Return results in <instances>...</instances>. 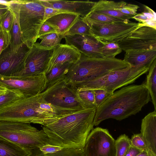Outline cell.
<instances>
[{
    "mask_svg": "<svg viewBox=\"0 0 156 156\" xmlns=\"http://www.w3.org/2000/svg\"><path fill=\"white\" fill-rule=\"evenodd\" d=\"M40 150L44 154H52L61 150L62 147L47 144L39 148Z\"/></svg>",
    "mask_w": 156,
    "mask_h": 156,
    "instance_id": "cell-40",
    "label": "cell"
},
{
    "mask_svg": "<svg viewBox=\"0 0 156 156\" xmlns=\"http://www.w3.org/2000/svg\"><path fill=\"white\" fill-rule=\"evenodd\" d=\"M44 7L78 14L82 18L91 11L96 2L87 1H66L60 0H39Z\"/></svg>",
    "mask_w": 156,
    "mask_h": 156,
    "instance_id": "cell-16",
    "label": "cell"
},
{
    "mask_svg": "<svg viewBox=\"0 0 156 156\" xmlns=\"http://www.w3.org/2000/svg\"><path fill=\"white\" fill-rule=\"evenodd\" d=\"M30 49L23 44L17 50H12L10 45L0 55V75L17 76L23 69Z\"/></svg>",
    "mask_w": 156,
    "mask_h": 156,
    "instance_id": "cell-14",
    "label": "cell"
},
{
    "mask_svg": "<svg viewBox=\"0 0 156 156\" xmlns=\"http://www.w3.org/2000/svg\"><path fill=\"white\" fill-rule=\"evenodd\" d=\"M122 50H156V29L140 26L129 36L117 43Z\"/></svg>",
    "mask_w": 156,
    "mask_h": 156,
    "instance_id": "cell-12",
    "label": "cell"
},
{
    "mask_svg": "<svg viewBox=\"0 0 156 156\" xmlns=\"http://www.w3.org/2000/svg\"><path fill=\"white\" fill-rule=\"evenodd\" d=\"M23 97L22 94L18 91L7 89L0 95V107Z\"/></svg>",
    "mask_w": 156,
    "mask_h": 156,
    "instance_id": "cell-33",
    "label": "cell"
},
{
    "mask_svg": "<svg viewBox=\"0 0 156 156\" xmlns=\"http://www.w3.org/2000/svg\"><path fill=\"white\" fill-rule=\"evenodd\" d=\"M84 18L105 23H117L122 22L128 23L129 22L119 18L111 16L105 14L92 12H90V13Z\"/></svg>",
    "mask_w": 156,
    "mask_h": 156,
    "instance_id": "cell-32",
    "label": "cell"
},
{
    "mask_svg": "<svg viewBox=\"0 0 156 156\" xmlns=\"http://www.w3.org/2000/svg\"><path fill=\"white\" fill-rule=\"evenodd\" d=\"M101 50L104 58H113L122 50L118 44L114 42H101Z\"/></svg>",
    "mask_w": 156,
    "mask_h": 156,
    "instance_id": "cell-30",
    "label": "cell"
},
{
    "mask_svg": "<svg viewBox=\"0 0 156 156\" xmlns=\"http://www.w3.org/2000/svg\"><path fill=\"white\" fill-rule=\"evenodd\" d=\"M83 149L85 156H116L115 140L108 129L97 127L88 135Z\"/></svg>",
    "mask_w": 156,
    "mask_h": 156,
    "instance_id": "cell-11",
    "label": "cell"
},
{
    "mask_svg": "<svg viewBox=\"0 0 156 156\" xmlns=\"http://www.w3.org/2000/svg\"><path fill=\"white\" fill-rule=\"evenodd\" d=\"M3 31L1 24V17H0V32H1V31Z\"/></svg>",
    "mask_w": 156,
    "mask_h": 156,
    "instance_id": "cell-49",
    "label": "cell"
},
{
    "mask_svg": "<svg viewBox=\"0 0 156 156\" xmlns=\"http://www.w3.org/2000/svg\"><path fill=\"white\" fill-rule=\"evenodd\" d=\"M66 44L73 46L81 54L89 57L104 58L101 54V43L92 35L65 36Z\"/></svg>",
    "mask_w": 156,
    "mask_h": 156,
    "instance_id": "cell-15",
    "label": "cell"
},
{
    "mask_svg": "<svg viewBox=\"0 0 156 156\" xmlns=\"http://www.w3.org/2000/svg\"><path fill=\"white\" fill-rule=\"evenodd\" d=\"M131 146L130 139L125 134H122L115 140L116 156H125Z\"/></svg>",
    "mask_w": 156,
    "mask_h": 156,
    "instance_id": "cell-31",
    "label": "cell"
},
{
    "mask_svg": "<svg viewBox=\"0 0 156 156\" xmlns=\"http://www.w3.org/2000/svg\"><path fill=\"white\" fill-rule=\"evenodd\" d=\"M7 90L6 88L0 86V95L5 92Z\"/></svg>",
    "mask_w": 156,
    "mask_h": 156,
    "instance_id": "cell-47",
    "label": "cell"
},
{
    "mask_svg": "<svg viewBox=\"0 0 156 156\" xmlns=\"http://www.w3.org/2000/svg\"><path fill=\"white\" fill-rule=\"evenodd\" d=\"M81 54L80 59L71 65L65 75L64 80L69 86L99 78L129 66L115 58H90Z\"/></svg>",
    "mask_w": 156,
    "mask_h": 156,
    "instance_id": "cell-3",
    "label": "cell"
},
{
    "mask_svg": "<svg viewBox=\"0 0 156 156\" xmlns=\"http://www.w3.org/2000/svg\"><path fill=\"white\" fill-rule=\"evenodd\" d=\"M8 9V6L7 8H0V17L7 12Z\"/></svg>",
    "mask_w": 156,
    "mask_h": 156,
    "instance_id": "cell-46",
    "label": "cell"
},
{
    "mask_svg": "<svg viewBox=\"0 0 156 156\" xmlns=\"http://www.w3.org/2000/svg\"><path fill=\"white\" fill-rule=\"evenodd\" d=\"M53 48L34 44L27 55L24 68L17 76H34L45 73Z\"/></svg>",
    "mask_w": 156,
    "mask_h": 156,
    "instance_id": "cell-13",
    "label": "cell"
},
{
    "mask_svg": "<svg viewBox=\"0 0 156 156\" xmlns=\"http://www.w3.org/2000/svg\"><path fill=\"white\" fill-rule=\"evenodd\" d=\"M137 156H156V154L149 149L144 151Z\"/></svg>",
    "mask_w": 156,
    "mask_h": 156,
    "instance_id": "cell-44",
    "label": "cell"
},
{
    "mask_svg": "<svg viewBox=\"0 0 156 156\" xmlns=\"http://www.w3.org/2000/svg\"><path fill=\"white\" fill-rule=\"evenodd\" d=\"M42 95L23 97L0 107V121L34 123L42 119L39 107Z\"/></svg>",
    "mask_w": 156,
    "mask_h": 156,
    "instance_id": "cell-7",
    "label": "cell"
},
{
    "mask_svg": "<svg viewBox=\"0 0 156 156\" xmlns=\"http://www.w3.org/2000/svg\"><path fill=\"white\" fill-rule=\"evenodd\" d=\"M53 33H56L55 30L51 26L44 22L39 31L38 38L42 35Z\"/></svg>",
    "mask_w": 156,
    "mask_h": 156,
    "instance_id": "cell-41",
    "label": "cell"
},
{
    "mask_svg": "<svg viewBox=\"0 0 156 156\" xmlns=\"http://www.w3.org/2000/svg\"><path fill=\"white\" fill-rule=\"evenodd\" d=\"M139 8L137 5L127 3L117 9L124 14L134 16L137 14L136 12Z\"/></svg>",
    "mask_w": 156,
    "mask_h": 156,
    "instance_id": "cell-39",
    "label": "cell"
},
{
    "mask_svg": "<svg viewBox=\"0 0 156 156\" xmlns=\"http://www.w3.org/2000/svg\"><path fill=\"white\" fill-rule=\"evenodd\" d=\"M45 73L34 76H5L0 75V86L7 89L18 91L24 97L39 94L46 89Z\"/></svg>",
    "mask_w": 156,
    "mask_h": 156,
    "instance_id": "cell-10",
    "label": "cell"
},
{
    "mask_svg": "<svg viewBox=\"0 0 156 156\" xmlns=\"http://www.w3.org/2000/svg\"><path fill=\"white\" fill-rule=\"evenodd\" d=\"M149 67L135 68L130 66L113 71L101 77L70 86L78 91L101 89L113 93L116 89L132 83L148 72Z\"/></svg>",
    "mask_w": 156,
    "mask_h": 156,
    "instance_id": "cell-5",
    "label": "cell"
},
{
    "mask_svg": "<svg viewBox=\"0 0 156 156\" xmlns=\"http://www.w3.org/2000/svg\"><path fill=\"white\" fill-rule=\"evenodd\" d=\"M45 156H85L83 149L79 147L63 148L56 152L45 154Z\"/></svg>",
    "mask_w": 156,
    "mask_h": 156,
    "instance_id": "cell-34",
    "label": "cell"
},
{
    "mask_svg": "<svg viewBox=\"0 0 156 156\" xmlns=\"http://www.w3.org/2000/svg\"><path fill=\"white\" fill-rule=\"evenodd\" d=\"M8 7V6H6V5H3L0 4V8H7V7Z\"/></svg>",
    "mask_w": 156,
    "mask_h": 156,
    "instance_id": "cell-48",
    "label": "cell"
},
{
    "mask_svg": "<svg viewBox=\"0 0 156 156\" xmlns=\"http://www.w3.org/2000/svg\"><path fill=\"white\" fill-rule=\"evenodd\" d=\"M81 53L72 45L60 44L53 48L45 72L48 73L57 65L66 62L74 63L80 58Z\"/></svg>",
    "mask_w": 156,
    "mask_h": 156,
    "instance_id": "cell-17",
    "label": "cell"
},
{
    "mask_svg": "<svg viewBox=\"0 0 156 156\" xmlns=\"http://www.w3.org/2000/svg\"><path fill=\"white\" fill-rule=\"evenodd\" d=\"M125 52L123 60L133 67H149L156 58V50H131Z\"/></svg>",
    "mask_w": 156,
    "mask_h": 156,
    "instance_id": "cell-18",
    "label": "cell"
},
{
    "mask_svg": "<svg viewBox=\"0 0 156 156\" xmlns=\"http://www.w3.org/2000/svg\"><path fill=\"white\" fill-rule=\"evenodd\" d=\"M144 83L124 87L113 94L96 110L94 126L109 119L121 121L140 111L151 100Z\"/></svg>",
    "mask_w": 156,
    "mask_h": 156,
    "instance_id": "cell-2",
    "label": "cell"
},
{
    "mask_svg": "<svg viewBox=\"0 0 156 156\" xmlns=\"http://www.w3.org/2000/svg\"><path fill=\"white\" fill-rule=\"evenodd\" d=\"M96 109L83 108L63 115L39 120L43 125L50 144L62 148H83L86 139L94 129Z\"/></svg>",
    "mask_w": 156,
    "mask_h": 156,
    "instance_id": "cell-1",
    "label": "cell"
},
{
    "mask_svg": "<svg viewBox=\"0 0 156 156\" xmlns=\"http://www.w3.org/2000/svg\"><path fill=\"white\" fill-rule=\"evenodd\" d=\"M147 75L146 87L151 96L154 110L156 111V60L155 59L149 68Z\"/></svg>",
    "mask_w": 156,
    "mask_h": 156,
    "instance_id": "cell-25",
    "label": "cell"
},
{
    "mask_svg": "<svg viewBox=\"0 0 156 156\" xmlns=\"http://www.w3.org/2000/svg\"><path fill=\"white\" fill-rule=\"evenodd\" d=\"M11 41L10 33L3 30L0 32V55L2 51L10 45Z\"/></svg>",
    "mask_w": 156,
    "mask_h": 156,
    "instance_id": "cell-38",
    "label": "cell"
},
{
    "mask_svg": "<svg viewBox=\"0 0 156 156\" xmlns=\"http://www.w3.org/2000/svg\"><path fill=\"white\" fill-rule=\"evenodd\" d=\"M144 10L137 14L132 19L139 22L140 26H145L156 29V13L148 6L144 5Z\"/></svg>",
    "mask_w": 156,
    "mask_h": 156,
    "instance_id": "cell-26",
    "label": "cell"
},
{
    "mask_svg": "<svg viewBox=\"0 0 156 156\" xmlns=\"http://www.w3.org/2000/svg\"><path fill=\"white\" fill-rule=\"evenodd\" d=\"M63 35L53 33L42 35L38 38L41 40L39 45L41 47L47 48H53L60 44L62 39L64 38Z\"/></svg>",
    "mask_w": 156,
    "mask_h": 156,
    "instance_id": "cell-29",
    "label": "cell"
},
{
    "mask_svg": "<svg viewBox=\"0 0 156 156\" xmlns=\"http://www.w3.org/2000/svg\"><path fill=\"white\" fill-rule=\"evenodd\" d=\"M29 156H45V154L39 148H36L33 150L31 154Z\"/></svg>",
    "mask_w": 156,
    "mask_h": 156,
    "instance_id": "cell-45",
    "label": "cell"
},
{
    "mask_svg": "<svg viewBox=\"0 0 156 156\" xmlns=\"http://www.w3.org/2000/svg\"><path fill=\"white\" fill-rule=\"evenodd\" d=\"M83 18L90 27L91 34L103 42L117 43L140 26L139 23L130 21L128 23H105Z\"/></svg>",
    "mask_w": 156,
    "mask_h": 156,
    "instance_id": "cell-9",
    "label": "cell"
},
{
    "mask_svg": "<svg viewBox=\"0 0 156 156\" xmlns=\"http://www.w3.org/2000/svg\"><path fill=\"white\" fill-rule=\"evenodd\" d=\"M130 140L132 146L142 151H145L149 149L140 133L133 134Z\"/></svg>",
    "mask_w": 156,
    "mask_h": 156,
    "instance_id": "cell-36",
    "label": "cell"
},
{
    "mask_svg": "<svg viewBox=\"0 0 156 156\" xmlns=\"http://www.w3.org/2000/svg\"><path fill=\"white\" fill-rule=\"evenodd\" d=\"M33 150L25 148L0 139V156H29Z\"/></svg>",
    "mask_w": 156,
    "mask_h": 156,
    "instance_id": "cell-23",
    "label": "cell"
},
{
    "mask_svg": "<svg viewBox=\"0 0 156 156\" xmlns=\"http://www.w3.org/2000/svg\"><path fill=\"white\" fill-rule=\"evenodd\" d=\"M52 8L45 7L44 22L47 19L57 14L65 12Z\"/></svg>",
    "mask_w": 156,
    "mask_h": 156,
    "instance_id": "cell-42",
    "label": "cell"
},
{
    "mask_svg": "<svg viewBox=\"0 0 156 156\" xmlns=\"http://www.w3.org/2000/svg\"><path fill=\"white\" fill-rule=\"evenodd\" d=\"M72 64L66 62L57 65L46 74L47 81L46 89L58 81L64 79L65 75Z\"/></svg>",
    "mask_w": 156,
    "mask_h": 156,
    "instance_id": "cell-24",
    "label": "cell"
},
{
    "mask_svg": "<svg viewBox=\"0 0 156 156\" xmlns=\"http://www.w3.org/2000/svg\"><path fill=\"white\" fill-rule=\"evenodd\" d=\"M75 35H91L89 26L80 16L65 34L64 36Z\"/></svg>",
    "mask_w": 156,
    "mask_h": 156,
    "instance_id": "cell-28",
    "label": "cell"
},
{
    "mask_svg": "<svg viewBox=\"0 0 156 156\" xmlns=\"http://www.w3.org/2000/svg\"><path fill=\"white\" fill-rule=\"evenodd\" d=\"M126 3L123 1L115 2L101 0L96 2L91 12L105 14L129 22V20L134 16L124 14L117 9Z\"/></svg>",
    "mask_w": 156,
    "mask_h": 156,
    "instance_id": "cell-19",
    "label": "cell"
},
{
    "mask_svg": "<svg viewBox=\"0 0 156 156\" xmlns=\"http://www.w3.org/2000/svg\"><path fill=\"white\" fill-rule=\"evenodd\" d=\"M80 16L75 13L61 12L49 18L44 23L51 26L57 33L64 35Z\"/></svg>",
    "mask_w": 156,
    "mask_h": 156,
    "instance_id": "cell-21",
    "label": "cell"
},
{
    "mask_svg": "<svg viewBox=\"0 0 156 156\" xmlns=\"http://www.w3.org/2000/svg\"><path fill=\"white\" fill-rule=\"evenodd\" d=\"M8 8L12 12L13 21L11 30V43L10 47L13 51L17 50L24 43L20 30L19 21V5L18 0H12Z\"/></svg>",
    "mask_w": 156,
    "mask_h": 156,
    "instance_id": "cell-22",
    "label": "cell"
},
{
    "mask_svg": "<svg viewBox=\"0 0 156 156\" xmlns=\"http://www.w3.org/2000/svg\"><path fill=\"white\" fill-rule=\"evenodd\" d=\"M42 98L51 104L57 115H63L83 108L76 96L75 91L61 80L42 92Z\"/></svg>",
    "mask_w": 156,
    "mask_h": 156,
    "instance_id": "cell-8",
    "label": "cell"
},
{
    "mask_svg": "<svg viewBox=\"0 0 156 156\" xmlns=\"http://www.w3.org/2000/svg\"><path fill=\"white\" fill-rule=\"evenodd\" d=\"M140 132L148 148L156 154V111L149 113L142 119Z\"/></svg>",
    "mask_w": 156,
    "mask_h": 156,
    "instance_id": "cell-20",
    "label": "cell"
},
{
    "mask_svg": "<svg viewBox=\"0 0 156 156\" xmlns=\"http://www.w3.org/2000/svg\"><path fill=\"white\" fill-rule=\"evenodd\" d=\"M1 20L3 30L10 33L13 23V16L12 12L9 9L1 17Z\"/></svg>",
    "mask_w": 156,
    "mask_h": 156,
    "instance_id": "cell-35",
    "label": "cell"
},
{
    "mask_svg": "<svg viewBox=\"0 0 156 156\" xmlns=\"http://www.w3.org/2000/svg\"><path fill=\"white\" fill-rule=\"evenodd\" d=\"M93 90L94 94L95 105L97 108L113 93L101 89Z\"/></svg>",
    "mask_w": 156,
    "mask_h": 156,
    "instance_id": "cell-37",
    "label": "cell"
},
{
    "mask_svg": "<svg viewBox=\"0 0 156 156\" xmlns=\"http://www.w3.org/2000/svg\"><path fill=\"white\" fill-rule=\"evenodd\" d=\"M75 90L79 101L83 108L97 109L93 90L80 91Z\"/></svg>",
    "mask_w": 156,
    "mask_h": 156,
    "instance_id": "cell-27",
    "label": "cell"
},
{
    "mask_svg": "<svg viewBox=\"0 0 156 156\" xmlns=\"http://www.w3.org/2000/svg\"><path fill=\"white\" fill-rule=\"evenodd\" d=\"M142 151L131 145L128 150L125 156H137Z\"/></svg>",
    "mask_w": 156,
    "mask_h": 156,
    "instance_id": "cell-43",
    "label": "cell"
},
{
    "mask_svg": "<svg viewBox=\"0 0 156 156\" xmlns=\"http://www.w3.org/2000/svg\"><path fill=\"white\" fill-rule=\"evenodd\" d=\"M19 21L23 43L30 49L44 22L45 7L39 0H18Z\"/></svg>",
    "mask_w": 156,
    "mask_h": 156,
    "instance_id": "cell-6",
    "label": "cell"
},
{
    "mask_svg": "<svg viewBox=\"0 0 156 156\" xmlns=\"http://www.w3.org/2000/svg\"><path fill=\"white\" fill-rule=\"evenodd\" d=\"M0 139L30 150L49 144L43 129L38 130L30 123L18 122L0 121Z\"/></svg>",
    "mask_w": 156,
    "mask_h": 156,
    "instance_id": "cell-4",
    "label": "cell"
}]
</instances>
